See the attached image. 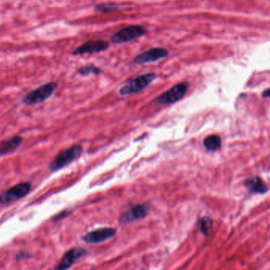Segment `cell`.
I'll use <instances>...</instances> for the list:
<instances>
[{
    "instance_id": "obj_16",
    "label": "cell",
    "mask_w": 270,
    "mask_h": 270,
    "mask_svg": "<svg viewBox=\"0 0 270 270\" xmlns=\"http://www.w3.org/2000/svg\"><path fill=\"white\" fill-rule=\"evenodd\" d=\"M101 72H102V70L100 68L92 64L83 66L78 70L79 74H81L83 76H87L89 74H99Z\"/></svg>"
},
{
    "instance_id": "obj_5",
    "label": "cell",
    "mask_w": 270,
    "mask_h": 270,
    "mask_svg": "<svg viewBox=\"0 0 270 270\" xmlns=\"http://www.w3.org/2000/svg\"><path fill=\"white\" fill-rule=\"evenodd\" d=\"M146 33L147 30L144 26H137V25L127 26L111 36V42L114 44L126 43L135 39L140 38L145 35Z\"/></svg>"
},
{
    "instance_id": "obj_8",
    "label": "cell",
    "mask_w": 270,
    "mask_h": 270,
    "mask_svg": "<svg viewBox=\"0 0 270 270\" xmlns=\"http://www.w3.org/2000/svg\"><path fill=\"white\" fill-rule=\"evenodd\" d=\"M150 206L147 204H136L125 211L119 218L120 223L126 224L136 220H142L148 215Z\"/></svg>"
},
{
    "instance_id": "obj_2",
    "label": "cell",
    "mask_w": 270,
    "mask_h": 270,
    "mask_svg": "<svg viewBox=\"0 0 270 270\" xmlns=\"http://www.w3.org/2000/svg\"><path fill=\"white\" fill-rule=\"evenodd\" d=\"M57 83L55 82H49L29 92L23 99V104L26 106L38 105L48 100L57 88Z\"/></svg>"
},
{
    "instance_id": "obj_14",
    "label": "cell",
    "mask_w": 270,
    "mask_h": 270,
    "mask_svg": "<svg viewBox=\"0 0 270 270\" xmlns=\"http://www.w3.org/2000/svg\"><path fill=\"white\" fill-rule=\"evenodd\" d=\"M203 145L207 151H216L221 147V138L217 135H211L207 137L203 141Z\"/></svg>"
},
{
    "instance_id": "obj_4",
    "label": "cell",
    "mask_w": 270,
    "mask_h": 270,
    "mask_svg": "<svg viewBox=\"0 0 270 270\" xmlns=\"http://www.w3.org/2000/svg\"><path fill=\"white\" fill-rule=\"evenodd\" d=\"M32 189L30 182H24L17 184L12 187L0 194V204L3 205L15 202L22 198L27 196Z\"/></svg>"
},
{
    "instance_id": "obj_7",
    "label": "cell",
    "mask_w": 270,
    "mask_h": 270,
    "mask_svg": "<svg viewBox=\"0 0 270 270\" xmlns=\"http://www.w3.org/2000/svg\"><path fill=\"white\" fill-rule=\"evenodd\" d=\"M116 233L117 229L114 227H102L88 232L82 239L88 244H98L113 238Z\"/></svg>"
},
{
    "instance_id": "obj_3",
    "label": "cell",
    "mask_w": 270,
    "mask_h": 270,
    "mask_svg": "<svg viewBox=\"0 0 270 270\" xmlns=\"http://www.w3.org/2000/svg\"><path fill=\"white\" fill-rule=\"evenodd\" d=\"M156 78L157 76L154 73L141 74L140 76L127 82L125 85L120 89L119 94L122 96L137 94L147 88L153 81L156 80Z\"/></svg>"
},
{
    "instance_id": "obj_12",
    "label": "cell",
    "mask_w": 270,
    "mask_h": 270,
    "mask_svg": "<svg viewBox=\"0 0 270 270\" xmlns=\"http://www.w3.org/2000/svg\"><path fill=\"white\" fill-rule=\"evenodd\" d=\"M244 186L253 194H265L268 191V185L258 176L248 178L245 180Z\"/></svg>"
},
{
    "instance_id": "obj_19",
    "label": "cell",
    "mask_w": 270,
    "mask_h": 270,
    "mask_svg": "<svg viewBox=\"0 0 270 270\" xmlns=\"http://www.w3.org/2000/svg\"><path fill=\"white\" fill-rule=\"evenodd\" d=\"M26 257H27V254L21 251V252L17 253V255H16V259H17V261H20V260L24 259V258H26Z\"/></svg>"
},
{
    "instance_id": "obj_15",
    "label": "cell",
    "mask_w": 270,
    "mask_h": 270,
    "mask_svg": "<svg viewBox=\"0 0 270 270\" xmlns=\"http://www.w3.org/2000/svg\"><path fill=\"white\" fill-rule=\"evenodd\" d=\"M201 232L205 236H208L211 234V229H213V220L208 217H204L200 219L198 223Z\"/></svg>"
},
{
    "instance_id": "obj_9",
    "label": "cell",
    "mask_w": 270,
    "mask_h": 270,
    "mask_svg": "<svg viewBox=\"0 0 270 270\" xmlns=\"http://www.w3.org/2000/svg\"><path fill=\"white\" fill-rule=\"evenodd\" d=\"M87 249L84 248H71L63 256L60 263L55 267V269H68L71 268L78 260L87 255Z\"/></svg>"
},
{
    "instance_id": "obj_10",
    "label": "cell",
    "mask_w": 270,
    "mask_h": 270,
    "mask_svg": "<svg viewBox=\"0 0 270 270\" xmlns=\"http://www.w3.org/2000/svg\"><path fill=\"white\" fill-rule=\"evenodd\" d=\"M169 55L168 51L163 48H153L136 56L134 63L137 64H148L164 59Z\"/></svg>"
},
{
    "instance_id": "obj_1",
    "label": "cell",
    "mask_w": 270,
    "mask_h": 270,
    "mask_svg": "<svg viewBox=\"0 0 270 270\" xmlns=\"http://www.w3.org/2000/svg\"><path fill=\"white\" fill-rule=\"evenodd\" d=\"M83 153V146L81 144H74L56 155L51 162L49 169L52 172L57 171L64 167H66L73 162L78 160Z\"/></svg>"
},
{
    "instance_id": "obj_6",
    "label": "cell",
    "mask_w": 270,
    "mask_h": 270,
    "mask_svg": "<svg viewBox=\"0 0 270 270\" xmlns=\"http://www.w3.org/2000/svg\"><path fill=\"white\" fill-rule=\"evenodd\" d=\"M189 89V83H181L165 92L158 98L157 101L162 105H170L176 103L180 101L185 94L187 93Z\"/></svg>"
},
{
    "instance_id": "obj_20",
    "label": "cell",
    "mask_w": 270,
    "mask_h": 270,
    "mask_svg": "<svg viewBox=\"0 0 270 270\" xmlns=\"http://www.w3.org/2000/svg\"><path fill=\"white\" fill-rule=\"evenodd\" d=\"M262 97L265 98V99H268V98H269V89L267 88L266 90L262 93Z\"/></svg>"
},
{
    "instance_id": "obj_18",
    "label": "cell",
    "mask_w": 270,
    "mask_h": 270,
    "mask_svg": "<svg viewBox=\"0 0 270 270\" xmlns=\"http://www.w3.org/2000/svg\"><path fill=\"white\" fill-rule=\"evenodd\" d=\"M71 211L70 210H65V211H61V213H58L57 215H55L53 217L52 220H61L63 219L66 218L67 217L71 214Z\"/></svg>"
},
{
    "instance_id": "obj_11",
    "label": "cell",
    "mask_w": 270,
    "mask_h": 270,
    "mask_svg": "<svg viewBox=\"0 0 270 270\" xmlns=\"http://www.w3.org/2000/svg\"><path fill=\"white\" fill-rule=\"evenodd\" d=\"M109 43L106 41H89L74 49L72 55H80L85 54L98 53L106 50L109 48Z\"/></svg>"
},
{
    "instance_id": "obj_17",
    "label": "cell",
    "mask_w": 270,
    "mask_h": 270,
    "mask_svg": "<svg viewBox=\"0 0 270 270\" xmlns=\"http://www.w3.org/2000/svg\"><path fill=\"white\" fill-rule=\"evenodd\" d=\"M119 8V4L114 3H106V4H101L95 6V11L98 12L108 13L114 11Z\"/></svg>"
},
{
    "instance_id": "obj_13",
    "label": "cell",
    "mask_w": 270,
    "mask_h": 270,
    "mask_svg": "<svg viewBox=\"0 0 270 270\" xmlns=\"http://www.w3.org/2000/svg\"><path fill=\"white\" fill-rule=\"evenodd\" d=\"M23 138L20 136H14L10 139H7L5 141L0 142V156H5V155L11 154L16 151V149L18 148L22 143Z\"/></svg>"
}]
</instances>
